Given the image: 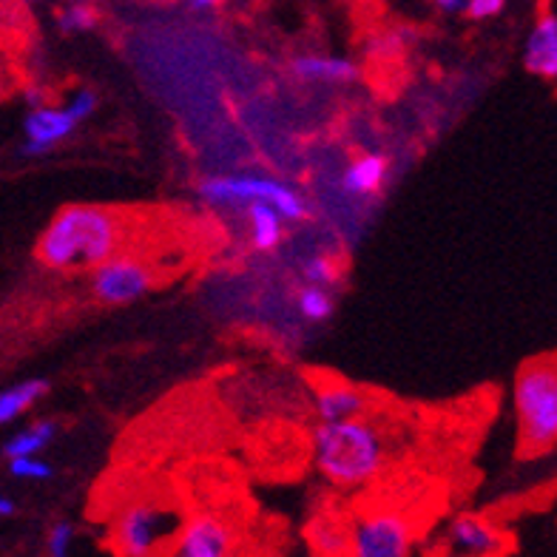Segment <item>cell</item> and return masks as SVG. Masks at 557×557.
Instances as JSON below:
<instances>
[{
	"instance_id": "6da1fadb",
	"label": "cell",
	"mask_w": 557,
	"mask_h": 557,
	"mask_svg": "<svg viewBox=\"0 0 557 557\" xmlns=\"http://www.w3.org/2000/svg\"><path fill=\"white\" fill-rule=\"evenodd\" d=\"M123 243L120 216L109 208L69 206L46 225L37 259L52 271H83L114 257Z\"/></svg>"
},
{
	"instance_id": "7a4b0ae2",
	"label": "cell",
	"mask_w": 557,
	"mask_h": 557,
	"mask_svg": "<svg viewBox=\"0 0 557 557\" xmlns=\"http://www.w3.org/2000/svg\"><path fill=\"white\" fill-rule=\"evenodd\" d=\"M315 467L336 486H364L387 467V441L364 416L319 424L313 433Z\"/></svg>"
},
{
	"instance_id": "3957f363",
	"label": "cell",
	"mask_w": 557,
	"mask_h": 557,
	"mask_svg": "<svg viewBox=\"0 0 557 557\" xmlns=\"http://www.w3.org/2000/svg\"><path fill=\"white\" fill-rule=\"evenodd\" d=\"M515 410L521 426V449L543 455L557 441V370L555 359H535L515 379Z\"/></svg>"
},
{
	"instance_id": "277c9868",
	"label": "cell",
	"mask_w": 557,
	"mask_h": 557,
	"mask_svg": "<svg viewBox=\"0 0 557 557\" xmlns=\"http://www.w3.org/2000/svg\"><path fill=\"white\" fill-rule=\"evenodd\" d=\"M199 197L208 206L234 208L248 206V202H268L282 213L285 222L308 220V199L296 191L294 185L273 180L262 174H227V176H208L199 183Z\"/></svg>"
},
{
	"instance_id": "5b68a950",
	"label": "cell",
	"mask_w": 557,
	"mask_h": 557,
	"mask_svg": "<svg viewBox=\"0 0 557 557\" xmlns=\"http://www.w3.org/2000/svg\"><path fill=\"white\" fill-rule=\"evenodd\" d=\"M176 532H180V518L171 506L139 500L120 515L111 532V543L120 555L148 557L174 543Z\"/></svg>"
},
{
	"instance_id": "8992f818",
	"label": "cell",
	"mask_w": 557,
	"mask_h": 557,
	"mask_svg": "<svg viewBox=\"0 0 557 557\" xmlns=\"http://www.w3.org/2000/svg\"><path fill=\"white\" fill-rule=\"evenodd\" d=\"M412 552V527L398 512H370L350 521V555L407 557Z\"/></svg>"
},
{
	"instance_id": "52a82bcc",
	"label": "cell",
	"mask_w": 557,
	"mask_h": 557,
	"mask_svg": "<svg viewBox=\"0 0 557 557\" xmlns=\"http://www.w3.org/2000/svg\"><path fill=\"white\" fill-rule=\"evenodd\" d=\"M91 290L103 305H128L146 296L154 285V273L148 271L146 262L134 257H109L97 268H91Z\"/></svg>"
},
{
	"instance_id": "ba28073f",
	"label": "cell",
	"mask_w": 557,
	"mask_h": 557,
	"mask_svg": "<svg viewBox=\"0 0 557 557\" xmlns=\"http://www.w3.org/2000/svg\"><path fill=\"white\" fill-rule=\"evenodd\" d=\"M234 549V532L213 515H197L180 527L174 537L176 557H227Z\"/></svg>"
},
{
	"instance_id": "9c48e42d",
	"label": "cell",
	"mask_w": 557,
	"mask_h": 557,
	"mask_svg": "<svg viewBox=\"0 0 557 557\" xmlns=\"http://www.w3.org/2000/svg\"><path fill=\"white\" fill-rule=\"evenodd\" d=\"M77 128V123L72 120V114L58 106H37V109H29L26 114V123H23V134H26V143H23V157H44L49 151L63 143L69 134Z\"/></svg>"
},
{
	"instance_id": "30bf717a",
	"label": "cell",
	"mask_w": 557,
	"mask_h": 557,
	"mask_svg": "<svg viewBox=\"0 0 557 557\" xmlns=\"http://www.w3.org/2000/svg\"><path fill=\"white\" fill-rule=\"evenodd\" d=\"M449 543L461 555H500L506 546L504 535L495 523H490L481 515H458L449 523Z\"/></svg>"
},
{
	"instance_id": "8fae6325",
	"label": "cell",
	"mask_w": 557,
	"mask_h": 557,
	"mask_svg": "<svg viewBox=\"0 0 557 557\" xmlns=\"http://www.w3.org/2000/svg\"><path fill=\"white\" fill-rule=\"evenodd\" d=\"M290 74L310 86H347L359 77V66L352 60L331 54H301L290 63Z\"/></svg>"
},
{
	"instance_id": "7c38bea8",
	"label": "cell",
	"mask_w": 557,
	"mask_h": 557,
	"mask_svg": "<svg viewBox=\"0 0 557 557\" xmlns=\"http://www.w3.org/2000/svg\"><path fill=\"white\" fill-rule=\"evenodd\" d=\"M523 66L535 77H543V81H555L557 77V17L552 12H543L537 17L535 29L527 40Z\"/></svg>"
},
{
	"instance_id": "4fadbf2b",
	"label": "cell",
	"mask_w": 557,
	"mask_h": 557,
	"mask_svg": "<svg viewBox=\"0 0 557 557\" xmlns=\"http://www.w3.org/2000/svg\"><path fill=\"white\" fill-rule=\"evenodd\" d=\"M389 176V160L384 154H361L350 162L338 180L347 197L370 199L382 191Z\"/></svg>"
},
{
	"instance_id": "5bb4252c",
	"label": "cell",
	"mask_w": 557,
	"mask_h": 557,
	"mask_svg": "<svg viewBox=\"0 0 557 557\" xmlns=\"http://www.w3.org/2000/svg\"><path fill=\"white\" fill-rule=\"evenodd\" d=\"M315 412H319L322 424L359 418L367 412V398L361 389L350 387V384L327 382L315 389Z\"/></svg>"
},
{
	"instance_id": "9a60e30c",
	"label": "cell",
	"mask_w": 557,
	"mask_h": 557,
	"mask_svg": "<svg viewBox=\"0 0 557 557\" xmlns=\"http://www.w3.org/2000/svg\"><path fill=\"white\" fill-rule=\"evenodd\" d=\"M245 216H248V234L250 245L262 253H271L282 245L285 239V220L282 213L276 211L268 202H248L245 206Z\"/></svg>"
},
{
	"instance_id": "2e32d148",
	"label": "cell",
	"mask_w": 557,
	"mask_h": 557,
	"mask_svg": "<svg viewBox=\"0 0 557 557\" xmlns=\"http://www.w3.org/2000/svg\"><path fill=\"white\" fill-rule=\"evenodd\" d=\"M308 541L319 555H350V521L333 512L319 515L310 521Z\"/></svg>"
},
{
	"instance_id": "e0dca14e",
	"label": "cell",
	"mask_w": 557,
	"mask_h": 557,
	"mask_svg": "<svg viewBox=\"0 0 557 557\" xmlns=\"http://www.w3.org/2000/svg\"><path fill=\"white\" fill-rule=\"evenodd\" d=\"M46 393H49V382L44 379H29V382L0 389V426L12 424L23 412H29Z\"/></svg>"
},
{
	"instance_id": "ac0fdd59",
	"label": "cell",
	"mask_w": 557,
	"mask_h": 557,
	"mask_svg": "<svg viewBox=\"0 0 557 557\" xmlns=\"http://www.w3.org/2000/svg\"><path fill=\"white\" fill-rule=\"evenodd\" d=\"M54 433H58V424L54 421H35L26 430L15 433L7 441V458H15V455H40L49 444H52Z\"/></svg>"
},
{
	"instance_id": "d6986e66",
	"label": "cell",
	"mask_w": 557,
	"mask_h": 557,
	"mask_svg": "<svg viewBox=\"0 0 557 557\" xmlns=\"http://www.w3.org/2000/svg\"><path fill=\"white\" fill-rule=\"evenodd\" d=\"M296 308L299 313L308 319V322H324V319H331L333 308H336V301L331 296V287H319V285H308L301 287L299 296H296Z\"/></svg>"
},
{
	"instance_id": "ffe728a7",
	"label": "cell",
	"mask_w": 557,
	"mask_h": 557,
	"mask_svg": "<svg viewBox=\"0 0 557 557\" xmlns=\"http://www.w3.org/2000/svg\"><path fill=\"white\" fill-rule=\"evenodd\" d=\"M60 29L66 35H81V32H91L100 23V12L91 3H72L60 12L58 17Z\"/></svg>"
},
{
	"instance_id": "44dd1931",
	"label": "cell",
	"mask_w": 557,
	"mask_h": 557,
	"mask_svg": "<svg viewBox=\"0 0 557 557\" xmlns=\"http://www.w3.org/2000/svg\"><path fill=\"white\" fill-rule=\"evenodd\" d=\"M301 276L308 285H319V287H333L338 282V264L333 262L331 257H310L308 262L301 264Z\"/></svg>"
},
{
	"instance_id": "7402d4cb",
	"label": "cell",
	"mask_w": 557,
	"mask_h": 557,
	"mask_svg": "<svg viewBox=\"0 0 557 557\" xmlns=\"http://www.w3.org/2000/svg\"><path fill=\"white\" fill-rule=\"evenodd\" d=\"M9 472L21 481H46L52 478V467L40 461V455H15L9 458Z\"/></svg>"
},
{
	"instance_id": "603a6c76",
	"label": "cell",
	"mask_w": 557,
	"mask_h": 557,
	"mask_svg": "<svg viewBox=\"0 0 557 557\" xmlns=\"http://www.w3.org/2000/svg\"><path fill=\"white\" fill-rule=\"evenodd\" d=\"M66 111L72 114L74 123L81 125L83 120H88L97 111V95L95 91H88V88H83V91L72 95V100L66 103Z\"/></svg>"
},
{
	"instance_id": "cb8c5ba5",
	"label": "cell",
	"mask_w": 557,
	"mask_h": 557,
	"mask_svg": "<svg viewBox=\"0 0 557 557\" xmlns=\"http://www.w3.org/2000/svg\"><path fill=\"white\" fill-rule=\"evenodd\" d=\"M72 541H74V529L69 523H58L52 527L49 537H46V549L52 557H66L69 549H72Z\"/></svg>"
},
{
	"instance_id": "d4e9b609",
	"label": "cell",
	"mask_w": 557,
	"mask_h": 557,
	"mask_svg": "<svg viewBox=\"0 0 557 557\" xmlns=\"http://www.w3.org/2000/svg\"><path fill=\"white\" fill-rule=\"evenodd\" d=\"M506 0H467L463 3V12L472 17V21H490V17H498L504 12Z\"/></svg>"
},
{
	"instance_id": "484cf974",
	"label": "cell",
	"mask_w": 557,
	"mask_h": 557,
	"mask_svg": "<svg viewBox=\"0 0 557 557\" xmlns=\"http://www.w3.org/2000/svg\"><path fill=\"white\" fill-rule=\"evenodd\" d=\"M222 7V0H188V9L197 12V15H211Z\"/></svg>"
},
{
	"instance_id": "4316f807",
	"label": "cell",
	"mask_w": 557,
	"mask_h": 557,
	"mask_svg": "<svg viewBox=\"0 0 557 557\" xmlns=\"http://www.w3.org/2000/svg\"><path fill=\"white\" fill-rule=\"evenodd\" d=\"M26 103H29L32 109H37V106H44L46 103V91H44V88H37V86L26 88Z\"/></svg>"
},
{
	"instance_id": "83f0119b",
	"label": "cell",
	"mask_w": 557,
	"mask_h": 557,
	"mask_svg": "<svg viewBox=\"0 0 557 557\" xmlns=\"http://www.w3.org/2000/svg\"><path fill=\"white\" fill-rule=\"evenodd\" d=\"M467 0H435V7L444 9V12H461Z\"/></svg>"
},
{
	"instance_id": "f1b7e54d",
	"label": "cell",
	"mask_w": 557,
	"mask_h": 557,
	"mask_svg": "<svg viewBox=\"0 0 557 557\" xmlns=\"http://www.w3.org/2000/svg\"><path fill=\"white\" fill-rule=\"evenodd\" d=\"M12 512H15V504L9 498H0V518H9Z\"/></svg>"
},
{
	"instance_id": "f546056e",
	"label": "cell",
	"mask_w": 557,
	"mask_h": 557,
	"mask_svg": "<svg viewBox=\"0 0 557 557\" xmlns=\"http://www.w3.org/2000/svg\"><path fill=\"white\" fill-rule=\"evenodd\" d=\"M3 91H7V74L0 69V97H3Z\"/></svg>"
}]
</instances>
